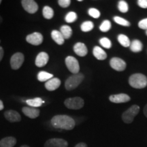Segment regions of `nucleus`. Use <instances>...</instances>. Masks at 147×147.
Segmentation results:
<instances>
[{
  "mask_svg": "<svg viewBox=\"0 0 147 147\" xmlns=\"http://www.w3.org/2000/svg\"><path fill=\"white\" fill-rule=\"evenodd\" d=\"M25 57L21 53H16L12 56L10 59V66L12 69L14 70H17L23 65Z\"/></svg>",
  "mask_w": 147,
  "mask_h": 147,
  "instance_id": "0eeeda50",
  "label": "nucleus"
},
{
  "mask_svg": "<svg viewBox=\"0 0 147 147\" xmlns=\"http://www.w3.org/2000/svg\"><path fill=\"white\" fill-rule=\"evenodd\" d=\"M64 104L68 109L79 110L84 106V100L80 97H74L67 98L64 101Z\"/></svg>",
  "mask_w": 147,
  "mask_h": 147,
  "instance_id": "39448f33",
  "label": "nucleus"
},
{
  "mask_svg": "<svg viewBox=\"0 0 147 147\" xmlns=\"http://www.w3.org/2000/svg\"><path fill=\"white\" fill-rule=\"evenodd\" d=\"M93 54L95 57L98 60H105L107 58L106 53L100 47H95L93 48Z\"/></svg>",
  "mask_w": 147,
  "mask_h": 147,
  "instance_id": "6ab92c4d",
  "label": "nucleus"
},
{
  "mask_svg": "<svg viewBox=\"0 0 147 147\" xmlns=\"http://www.w3.org/2000/svg\"><path fill=\"white\" fill-rule=\"evenodd\" d=\"M44 37L39 32H34L27 36L26 41L30 45L34 46H39L43 42Z\"/></svg>",
  "mask_w": 147,
  "mask_h": 147,
  "instance_id": "1a4fd4ad",
  "label": "nucleus"
},
{
  "mask_svg": "<svg viewBox=\"0 0 147 147\" xmlns=\"http://www.w3.org/2000/svg\"><path fill=\"white\" fill-rule=\"evenodd\" d=\"M4 108V106H3V103L1 100H0V110H2Z\"/></svg>",
  "mask_w": 147,
  "mask_h": 147,
  "instance_id": "ea45409f",
  "label": "nucleus"
},
{
  "mask_svg": "<svg viewBox=\"0 0 147 147\" xmlns=\"http://www.w3.org/2000/svg\"><path fill=\"white\" fill-rule=\"evenodd\" d=\"M60 32L61 33L64 39L67 40L71 38V35H72V29L68 25H63L61 27Z\"/></svg>",
  "mask_w": 147,
  "mask_h": 147,
  "instance_id": "4be33fe9",
  "label": "nucleus"
},
{
  "mask_svg": "<svg viewBox=\"0 0 147 147\" xmlns=\"http://www.w3.org/2000/svg\"><path fill=\"white\" fill-rule=\"evenodd\" d=\"M65 65L67 66L68 70L74 74H76L80 71V65L78 61L72 56L67 57L65 60Z\"/></svg>",
  "mask_w": 147,
  "mask_h": 147,
  "instance_id": "423d86ee",
  "label": "nucleus"
},
{
  "mask_svg": "<svg viewBox=\"0 0 147 147\" xmlns=\"http://www.w3.org/2000/svg\"><path fill=\"white\" fill-rule=\"evenodd\" d=\"M84 78V75L81 73L73 74L72 76H69L65 82V87L66 90L72 91V90L76 89L80 85V83L83 81Z\"/></svg>",
  "mask_w": 147,
  "mask_h": 147,
  "instance_id": "7ed1b4c3",
  "label": "nucleus"
},
{
  "mask_svg": "<svg viewBox=\"0 0 147 147\" xmlns=\"http://www.w3.org/2000/svg\"><path fill=\"white\" fill-rule=\"evenodd\" d=\"M61 83V82L60 79H59L58 78H53L46 82L45 88L48 91H55V90L57 89L60 87Z\"/></svg>",
  "mask_w": 147,
  "mask_h": 147,
  "instance_id": "dca6fc26",
  "label": "nucleus"
},
{
  "mask_svg": "<svg viewBox=\"0 0 147 147\" xmlns=\"http://www.w3.org/2000/svg\"><path fill=\"white\" fill-rule=\"evenodd\" d=\"M110 65L113 69L118 71H122L126 68V63L122 59L113 57L110 61Z\"/></svg>",
  "mask_w": 147,
  "mask_h": 147,
  "instance_id": "6e6552de",
  "label": "nucleus"
},
{
  "mask_svg": "<svg viewBox=\"0 0 147 147\" xmlns=\"http://www.w3.org/2000/svg\"><path fill=\"white\" fill-rule=\"evenodd\" d=\"M51 125L55 128L65 130H71L76 125L74 119L67 115H56L51 121Z\"/></svg>",
  "mask_w": 147,
  "mask_h": 147,
  "instance_id": "f257e3e1",
  "label": "nucleus"
},
{
  "mask_svg": "<svg viewBox=\"0 0 147 147\" xmlns=\"http://www.w3.org/2000/svg\"><path fill=\"white\" fill-rule=\"evenodd\" d=\"M0 43H1V40H0Z\"/></svg>",
  "mask_w": 147,
  "mask_h": 147,
  "instance_id": "a18cd8bd",
  "label": "nucleus"
},
{
  "mask_svg": "<svg viewBox=\"0 0 147 147\" xmlns=\"http://www.w3.org/2000/svg\"><path fill=\"white\" fill-rule=\"evenodd\" d=\"M138 4L140 8L146 9L147 8V0H138Z\"/></svg>",
  "mask_w": 147,
  "mask_h": 147,
  "instance_id": "c9c22d12",
  "label": "nucleus"
},
{
  "mask_svg": "<svg viewBox=\"0 0 147 147\" xmlns=\"http://www.w3.org/2000/svg\"><path fill=\"white\" fill-rule=\"evenodd\" d=\"M118 8L119 10L122 13H125L129 10V6L127 3L125 1H123V0H121V1H119V4H118Z\"/></svg>",
  "mask_w": 147,
  "mask_h": 147,
  "instance_id": "7c9ffc66",
  "label": "nucleus"
},
{
  "mask_svg": "<svg viewBox=\"0 0 147 147\" xmlns=\"http://www.w3.org/2000/svg\"><path fill=\"white\" fill-rule=\"evenodd\" d=\"M16 144V139L12 136L3 138L0 140V147H14Z\"/></svg>",
  "mask_w": 147,
  "mask_h": 147,
  "instance_id": "a211bd4d",
  "label": "nucleus"
},
{
  "mask_svg": "<svg viewBox=\"0 0 147 147\" xmlns=\"http://www.w3.org/2000/svg\"><path fill=\"white\" fill-rule=\"evenodd\" d=\"M2 21H3V18H2V17H1V16H0V24L2 23Z\"/></svg>",
  "mask_w": 147,
  "mask_h": 147,
  "instance_id": "a19ab883",
  "label": "nucleus"
},
{
  "mask_svg": "<svg viewBox=\"0 0 147 147\" xmlns=\"http://www.w3.org/2000/svg\"><path fill=\"white\" fill-rule=\"evenodd\" d=\"M140 111V106L138 105H133L129 108L125 110L122 115V119L124 123L129 124L133 122L134 118Z\"/></svg>",
  "mask_w": 147,
  "mask_h": 147,
  "instance_id": "20e7f679",
  "label": "nucleus"
},
{
  "mask_svg": "<svg viewBox=\"0 0 147 147\" xmlns=\"http://www.w3.org/2000/svg\"><path fill=\"white\" fill-rule=\"evenodd\" d=\"M3 115H4L5 119L10 121V123H17L21 121V115L17 111H15V110H7L3 114Z\"/></svg>",
  "mask_w": 147,
  "mask_h": 147,
  "instance_id": "f8f14e48",
  "label": "nucleus"
},
{
  "mask_svg": "<svg viewBox=\"0 0 147 147\" xmlns=\"http://www.w3.org/2000/svg\"><path fill=\"white\" fill-rule=\"evenodd\" d=\"M129 84L135 89H143L147 86V77L140 73L134 74L129 78Z\"/></svg>",
  "mask_w": 147,
  "mask_h": 147,
  "instance_id": "f03ea898",
  "label": "nucleus"
},
{
  "mask_svg": "<svg viewBox=\"0 0 147 147\" xmlns=\"http://www.w3.org/2000/svg\"><path fill=\"white\" fill-rule=\"evenodd\" d=\"M58 3L59 6L61 7V8H65L69 6L71 3V1L70 0H59Z\"/></svg>",
  "mask_w": 147,
  "mask_h": 147,
  "instance_id": "72a5a7b5",
  "label": "nucleus"
},
{
  "mask_svg": "<svg viewBox=\"0 0 147 147\" xmlns=\"http://www.w3.org/2000/svg\"><path fill=\"white\" fill-rule=\"evenodd\" d=\"M38 80L40 82H45L48 81L50 79L53 78V75L52 74H50L49 72H47V71H40L39 73L38 74Z\"/></svg>",
  "mask_w": 147,
  "mask_h": 147,
  "instance_id": "b1692460",
  "label": "nucleus"
},
{
  "mask_svg": "<svg viewBox=\"0 0 147 147\" xmlns=\"http://www.w3.org/2000/svg\"><path fill=\"white\" fill-rule=\"evenodd\" d=\"M49 60V56L47 53L41 52L37 55L36 61V65L38 67H42L47 65Z\"/></svg>",
  "mask_w": 147,
  "mask_h": 147,
  "instance_id": "4468645a",
  "label": "nucleus"
},
{
  "mask_svg": "<svg viewBox=\"0 0 147 147\" xmlns=\"http://www.w3.org/2000/svg\"><path fill=\"white\" fill-rule=\"evenodd\" d=\"M130 97L125 93H119V94L112 95L109 97V100L111 102L116 104L128 102L130 100Z\"/></svg>",
  "mask_w": 147,
  "mask_h": 147,
  "instance_id": "ddd939ff",
  "label": "nucleus"
},
{
  "mask_svg": "<svg viewBox=\"0 0 147 147\" xmlns=\"http://www.w3.org/2000/svg\"><path fill=\"white\" fill-rule=\"evenodd\" d=\"M100 45L102 46L103 47L105 48V49H109L112 47V43L111 41L107 38H102L100 40Z\"/></svg>",
  "mask_w": 147,
  "mask_h": 147,
  "instance_id": "2f4dec72",
  "label": "nucleus"
},
{
  "mask_svg": "<svg viewBox=\"0 0 147 147\" xmlns=\"http://www.w3.org/2000/svg\"><path fill=\"white\" fill-rule=\"evenodd\" d=\"M22 112L26 117L30 119H36L39 117L40 110L38 108L32 107H23L22 108Z\"/></svg>",
  "mask_w": 147,
  "mask_h": 147,
  "instance_id": "2eb2a0df",
  "label": "nucleus"
},
{
  "mask_svg": "<svg viewBox=\"0 0 147 147\" xmlns=\"http://www.w3.org/2000/svg\"><path fill=\"white\" fill-rule=\"evenodd\" d=\"M51 37H52L53 40L59 45H63L64 42H65V39L59 31L53 30L51 32Z\"/></svg>",
  "mask_w": 147,
  "mask_h": 147,
  "instance_id": "aec40b11",
  "label": "nucleus"
},
{
  "mask_svg": "<svg viewBox=\"0 0 147 147\" xmlns=\"http://www.w3.org/2000/svg\"><path fill=\"white\" fill-rule=\"evenodd\" d=\"M68 142L62 138H51L45 142L44 147H67Z\"/></svg>",
  "mask_w": 147,
  "mask_h": 147,
  "instance_id": "9b49d317",
  "label": "nucleus"
},
{
  "mask_svg": "<svg viewBox=\"0 0 147 147\" xmlns=\"http://www.w3.org/2000/svg\"><path fill=\"white\" fill-rule=\"evenodd\" d=\"M1 0H0V4H1Z\"/></svg>",
  "mask_w": 147,
  "mask_h": 147,
  "instance_id": "37998d69",
  "label": "nucleus"
},
{
  "mask_svg": "<svg viewBox=\"0 0 147 147\" xmlns=\"http://www.w3.org/2000/svg\"><path fill=\"white\" fill-rule=\"evenodd\" d=\"M76 19H77V14L76 12H68L65 17V21L68 23H74V22L76 21Z\"/></svg>",
  "mask_w": 147,
  "mask_h": 147,
  "instance_id": "c756f323",
  "label": "nucleus"
},
{
  "mask_svg": "<svg viewBox=\"0 0 147 147\" xmlns=\"http://www.w3.org/2000/svg\"><path fill=\"white\" fill-rule=\"evenodd\" d=\"M20 147H30V146H28V145H22V146H21Z\"/></svg>",
  "mask_w": 147,
  "mask_h": 147,
  "instance_id": "79ce46f5",
  "label": "nucleus"
},
{
  "mask_svg": "<svg viewBox=\"0 0 147 147\" xmlns=\"http://www.w3.org/2000/svg\"><path fill=\"white\" fill-rule=\"evenodd\" d=\"M146 35H147V30H146Z\"/></svg>",
  "mask_w": 147,
  "mask_h": 147,
  "instance_id": "c03bdc74",
  "label": "nucleus"
},
{
  "mask_svg": "<svg viewBox=\"0 0 147 147\" xmlns=\"http://www.w3.org/2000/svg\"><path fill=\"white\" fill-rule=\"evenodd\" d=\"M88 13H89V16L94 18H98L100 16V12L96 8H89L88 10Z\"/></svg>",
  "mask_w": 147,
  "mask_h": 147,
  "instance_id": "473e14b6",
  "label": "nucleus"
},
{
  "mask_svg": "<svg viewBox=\"0 0 147 147\" xmlns=\"http://www.w3.org/2000/svg\"><path fill=\"white\" fill-rule=\"evenodd\" d=\"M93 27H94V24H93V22L89 21L84 22L80 25V29L84 32H90V31H91L93 29Z\"/></svg>",
  "mask_w": 147,
  "mask_h": 147,
  "instance_id": "bb28decb",
  "label": "nucleus"
},
{
  "mask_svg": "<svg viewBox=\"0 0 147 147\" xmlns=\"http://www.w3.org/2000/svg\"><path fill=\"white\" fill-rule=\"evenodd\" d=\"M74 51L77 55L80 57H84L87 55L88 49L86 45L82 42H77L74 46Z\"/></svg>",
  "mask_w": 147,
  "mask_h": 147,
  "instance_id": "f3484780",
  "label": "nucleus"
},
{
  "mask_svg": "<svg viewBox=\"0 0 147 147\" xmlns=\"http://www.w3.org/2000/svg\"><path fill=\"white\" fill-rule=\"evenodd\" d=\"M142 43L138 40H134L130 45V50L134 53H139L142 51Z\"/></svg>",
  "mask_w": 147,
  "mask_h": 147,
  "instance_id": "412c9836",
  "label": "nucleus"
},
{
  "mask_svg": "<svg viewBox=\"0 0 147 147\" xmlns=\"http://www.w3.org/2000/svg\"><path fill=\"white\" fill-rule=\"evenodd\" d=\"M3 55H4V51H3V48L0 47V61L2 60V59L3 57Z\"/></svg>",
  "mask_w": 147,
  "mask_h": 147,
  "instance_id": "e433bc0d",
  "label": "nucleus"
},
{
  "mask_svg": "<svg viewBox=\"0 0 147 147\" xmlns=\"http://www.w3.org/2000/svg\"><path fill=\"white\" fill-rule=\"evenodd\" d=\"M118 41L121 46H123V47L125 48L130 47V45H131V42H130V40L129 39V38L124 34L119 35Z\"/></svg>",
  "mask_w": 147,
  "mask_h": 147,
  "instance_id": "393cba45",
  "label": "nucleus"
},
{
  "mask_svg": "<svg viewBox=\"0 0 147 147\" xmlns=\"http://www.w3.org/2000/svg\"><path fill=\"white\" fill-rule=\"evenodd\" d=\"M44 102H45L40 97H36L34 99H31V100H27L26 101L27 105H29L32 108H36L41 106Z\"/></svg>",
  "mask_w": 147,
  "mask_h": 147,
  "instance_id": "5701e85b",
  "label": "nucleus"
},
{
  "mask_svg": "<svg viewBox=\"0 0 147 147\" xmlns=\"http://www.w3.org/2000/svg\"><path fill=\"white\" fill-rule=\"evenodd\" d=\"M111 28V23L108 20H105L102 22L100 26V29L101 32H107Z\"/></svg>",
  "mask_w": 147,
  "mask_h": 147,
  "instance_id": "c85d7f7f",
  "label": "nucleus"
},
{
  "mask_svg": "<svg viewBox=\"0 0 147 147\" xmlns=\"http://www.w3.org/2000/svg\"><path fill=\"white\" fill-rule=\"evenodd\" d=\"M24 10L29 14H35L38 10V5L34 0H23L21 1Z\"/></svg>",
  "mask_w": 147,
  "mask_h": 147,
  "instance_id": "9d476101",
  "label": "nucleus"
},
{
  "mask_svg": "<svg viewBox=\"0 0 147 147\" xmlns=\"http://www.w3.org/2000/svg\"><path fill=\"white\" fill-rule=\"evenodd\" d=\"M114 21H115V23H117L120 25H122V26L129 27L131 25V23L127 21V20H125L123 18L120 17V16H115L114 17Z\"/></svg>",
  "mask_w": 147,
  "mask_h": 147,
  "instance_id": "cd10ccee",
  "label": "nucleus"
},
{
  "mask_svg": "<svg viewBox=\"0 0 147 147\" xmlns=\"http://www.w3.org/2000/svg\"><path fill=\"white\" fill-rule=\"evenodd\" d=\"M42 14L46 19H51L54 16V11L49 6H45L42 10Z\"/></svg>",
  "mask_w": 147,
  "mask_h": 147,
  "instance_id": "a878e982",
  "label": "nucleus"
},
{
  "mask_svg": "<svg viewBox=\"0 0 147 147\" xmlns=\"http://www.w3.org/2000/svg\"><path fill=\"white\" fill-rule=\"evenodd\" d=\"M143 112H144V114L145 117H146V118H147V104L144 106V110H143Z\"/></svg>",
  "mask_w": 147,
  "mask_h": 147,
  "instance_id": "58836bf2",
  "label": "nucleus"
},
{
  "mask_svg": "<svg viewBox=\"0 0 147 147\" xmlns=\"http://www.w3.org/2000/svg\"><path fill=\"white\" fill-rule=\"evenodd\" d=\"M138 27L142 29L147 30V18L141 20L138 23Z\"/></svg>",
  "mask_w": 147,
  "mask_h": 147,
  "instance_id": "f704fd0d",
  "label": "nucleus"
},
{
  "mask_svg": "<svg viewBox=\"0 0 147 147\" xmlns=\"http://www.w3.org/2000/svg\"><path fill=\"white\" fill-rule=\"evenodd\" d=\"M74 147H87V145L84 142H80L77 144Z\"/></svg>",
  "mask_w": 147,
  "mask_h": 147,
  "instance_id": "4c0bfd02",
  "label": "nucleus"
}]
</instances>
